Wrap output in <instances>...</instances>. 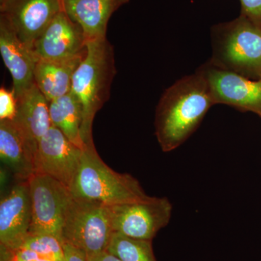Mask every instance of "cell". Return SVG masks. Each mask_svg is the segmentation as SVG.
Listing matches in <instances>:
<instances>
[{
    "label": "cell",
    "mask_w": 261,
    "mask_h": 261,
    "mask_svg": "<svg viewBox=\"0 0 261 261\" xmlns=\"http://www.w3.org/2000/svg\"><path fill=\"white\" fill-rule=\"evenodd\" d=\"M32 203L29 234L47 233L61 239L73 195L69 189L46 174L35 173L28 181Z\"/></svg>",
    "instance_id": "6"
},
{
    "label": "cell",
    "mask_w": 261,
    "mask_h": 261,
    "mask_svg": "<svg viewBox=\"0 0 261 261\" xmlns=\"http://www.w3.org/2000/svg\"><path fill=\"white\" fill-rule=\"evenodd\" d=\"M65 252L64 261H87V256L82 250L72 246L68 243H63Z\"/></svg>",
    "instance_id": "24"
},
{
    "label": "cell",
    "mask_w": 261,
    "mask_h": 261,
    "mask_svg": "<svg viewBox=\"0 0 261 261\" xmlns=\"http://www.w3.org/2000/svg\"><path fill=\"white\" fill-rule=\"evenodd\" d=\"M0 159L22 181L36 173L35 154L13 121H0Z\"/></svg>",
    "instance_id": "16"
},
{
    "label": "cell",
    "mask_w": 261,
    "mask_h": 261,
    "mask_svg": "<svg viewBox=\"0 0 261 261\" xmlns=\"http://www.w3.org/2000/svg\"><path fill=\"white\" fill-rule=\"evenodd\" d=\"M241 15L261 28V0H240Z\"/></svg>",
    "instance_id": "22"
},
{
    "label": "cell",
    "mask_w": 261,
    "mask_h": 261,
    "mask_svg": "<svg viewBox=\"0 0 261 261\" xmlns=\"http://www.w3.org/2000/svg\"><path fill=\"white\" fill-rule=\"evenodd\" d=\"M3 248V247H2ZM5 249V248H4ZM6 250V249H5ZM13 261H50L38 255L35 252L24 249H18L14 251L6 250Z\"/></svg>",
    "instance_id": "23"
},
{
    "label": "cell",
    "mask_w": 261,
    "mask_h": 261,
    "mask_svg": "<svg viewBox=\"0 0 261 261\" xmlns=\"http://www.w3.org/2000/svg\"><path fill=\"white\" fill-rule=\"evenodd\" d=\"M0 53L5 65L13 77L17 99L32 88L37 60L19 39L11 23L5 15H0Z\"/></svg>",
    "instance_id": "13"
},
{
    "label": "cell",
    "mask_w": 261,
    "mask_h": 261,
    "mask_svg": "<svg viewBox=\"0 0 261 261\" xmlns=\"http://www.w3.org/2000/svg\"><path fill=\"white\" fill-rule=\"evenodd\" d=\"M200 70L208 83L215 105H227L261 116V79L251 80L218 68L211 62Z\"/></svg>",
    "instance_id": "9"
},
{
    "label": "cell",
    "mask_w": 261,
    "mask_h": 261,
    "mask_svg": "<svg viewBox=\"0 0 261 261\" xmlns=\"http://www.w3.org/2000/svg\"><path fill=\"white\" fill-rule=\"evenodd\" d=\"M0 261H13L10 259L8 251L2 247L0 250Z\"/></svg>",
    "instance_id": "26"
},
{
    "label": "cell",
    "mask_w": 261,
    "mask_h": 261,
    "mask_svg": "<svg viewBox=\"0 0 261 261\" xmlns=\"http://www.w3.org/2000/svg\"><path fill=\"white\" fill-rule=\"evenodd\" d=\"M14 0H0V10H3Z\"/></svg>",
    "instance_id": "27"
},
{
    "label": "cell",
    "mask_w": 261,
    "mask_h": 261,
    "mask_svg": "<svg viewBox=\"0 0 261 261\" xmlns=\"http://www.w3.org/2000/svg\"><path fill=\"white\" fill-rule=\"evenodd\" d=\"M113 233L109 205L73 197L63 226V243L91 256L107 250Z\"/></svg>",
    "instance_id": "5"
},
{
    "label": "cell",
    "mask_w": 261,
    "mask_h": 261,
    "mask_svg": "<svg viewBox=\"0 0 261 261\" xmlns=\"http://www.w3.org/2000/svg\"><path fill=\"white\" fill-rule=\"evenodd\" d=\"M115 75L114 51L107 37L87 40L85 56L75 70L70 90L82 107L81 135L85 145L94 142V118L109 99Z\"/></svg>",
    "instance_id": "2"
},
{
    "label": "cell",
    "mask_w": 261,
    "mask_h": 261,
    "mask_svg": "<svg viewBox=\"0 0 261 261\" xmlns=\"http://www.w3.org/2000/svg\"><path fill=\"white\" fill-rule=\"evenodd\" d=\"M213 57L218 68L250 79H261V28L246 17L215 25L212 30Z\"/></svg>",
    "instance_id": "4"
},
{
    "label": "cell",
    "mask_w": 261,
    "mask_h": 261,
    "mask_svg": "<svg viewBox=\"0 0 261 261\" xmlns=\"http://www.w3.org/2000/svg\"><path fill=\"white\" fill-rule=\"evenodd\" d=\"M129 0H63L64 10L82 29L87 40L106 38L113 13Z\"/></svg>",
    "instance_id": "15"
},
{
    "label": "cell",
    "mask_w": 261,
    "mask_h": 261,
    "mask_svg": "<svg viewBox=\"0 0 261 261\" xmlns=\"http://www.w3.org/2000/svg\"><path fill=\"white\" fill-rule=\"evenodd\" d=\"M87 42L82 29L63 10L36 40L32 51L37 61H63L84 56Z\"/></svg>",
    "instance_id": "10"
},
{
    "label": "cell",
    "mask_w": 261,
    "mask_h": 261,
    "mask_svg": "<svg viewBox=\"0 0 261 261\" xmlns=\"http://www.w3.org/2000/svg\"><path fill=\"white\" fill-rule=\"evenodd\" d=\"M75 198L109 206L145 200L149 197L137 178L116 172L99 157L93 143L82 151L80 168L70 188Z\"/></svg>",
    "instance_id": "3"
},
{
    "label": "cell",
    "mask_w": 261,
    "mask_h": 261,
    "mask_svg": "<svg viewBox=\"0 0 261 261\" xmlns=\"http://www.w3.org/2000/svg\"><path fill=\"white\" fill-rule=\"evenodd\" d=\"M113 232L130 238L152 240L166 227L172 214L166 197H150L130 203L110 206Z\"/></svg>",
    "instance_id": "7"
},
{
    "label": "cell",
    "mask_w": 261,
    "mask_h": 261,
    "mask_svg": "<svg viewBox=\"0 0 261 261\" xmlns=\"http://www.w3.org/2000/svg\"><path fill=\"white\" fill-rule=\"evenodd\" d=\"M64 10L63 0H14L0 10L22 42L31 49L57 15Z\"/></svg>",
    "instance_id": "11"
},
{
    "label": "cell",
    "mask_w": 261,
    "mask_h": 261,
    "mask_svg": "<svg viewBox=\"0 0 261 261\" xmlns=\"http://www.w3.org/2000/svg\"><path fill=\"white\" fill-rule=\"evenodd\" d=\"M17 99L18 112L13 121L36 157L39 142L51 126L49 102L36 84Z\"/></svg>",
    "instance_id": "14"
},
{
    "label": "cell",
    "mask_w": 261,
    "mask_h": 261,
    "mask_svg": "<svg viewBox=\"0 0 261 261\" xmlns=\"http://www.w3.org/2000/svg\"><path fill=\"white\" fill-rule=\"evenodd\" d=\"M32 224V203L28 182L13 187L0 202V247L18 250L28 238Z\"/></svg>",
    "instance_id": "12"
},
{
    "label": "cell",
    "mask_w": 261,
    "mask_h": 261,
    "mask_svg": "<svg viewBox=\"0 0 261 261\" xmlns=\"http://www.w3.org/2000/svg\"><path fill=\"white\" fill-rule=\"evenodd\" d=\"M85 54L63 61L38 60L34 70V83L48 102L70 92L75 70Z\"/></svg>",
    "instance_id": "17"
},
{
    "label": "cell",
    "mask_w": 261,
    "mask_h": 261,
    "mask_svg": "<svg viewBox=\"0 0 261 261\" xmlns=\"http://www.w3.org/2000/svg\"><path fill=\"white\" fill-rule=\"evenodd\" d=\"M87 261H121L108 251L100 252L87 257Z\"/></svg>",
    "instance_id": "25"
},
{
    "label": "cell",
    "mask_w": 261,
    "mask_h": 261,
    "mask_svg": "<svg viewBox=\"0 0 261 261\" xmlns=\"http://www.w3.org/2000/svg\"><path fill=\"white\" fill-rule=\"evenodd\" d=\"M215 105L205 75L197 70L166 89L156 108L155 135L163 152L182 145Z\"/></svg>",
    "instance_id": "1"
},
{
    "label": "cell",
    "mask_w": 261,
    "mask_h": 261,
    "mask_svg": "<svg viewBox=\"0 0 261 261\" xmlns=\"http://www.w3.org/2000/svg\"><path fill=\"white\" fill-rule=\"evenodd\" d=\"M19 249L31 250L48 260H65L63 242L53 235L47 233L29 234Z\"/></svg>",
    "instance_id": "20"
},
{
    "label": "cell",
    "mask_w": 261,
    "mask_h": 261,
    "mask_svg": "<svg viewBox=\"0 0 261 261\" xmlns=\"http://www.w3.org/2000/svg\"><path fill=\"white\" fill-rule=\"evenodd\" d=\"M51 126L81 149L86 147L81 135L83 115L80 101L71 92L49 102Z\"/></svg>",
    "instance_id": "18"
},
{
    "label": "cell",
    "mask_w": 261,
    "mask_h": 261,
    "mask_svg": "<svg viewBox=\"0 0 261 261\" xmlns=\"http://www.w3.org/2000/svg\"><path fill=\"white\" fill-rule=\"evenodd\" d=\"M18 112V99L13 89H0V121H13Z\"/></svg>",
    "instance_id": "21"
},
{
    "label": "cell",
    "mask_w": 261,
    "mask_h": 261,
    "mask_svg": "<svg viewBox=\"0 0 261 261\" xmlns=\"http://www.w3.org/2000/svg\"><path fill=\"white\" fill-rule=\"evenodd\" d=\"M82 151L51 126L38 145L36 173L51 176L70 190L80 168Z\"/></svg>",
    "instance_id": "8"
},
{
    "label": "cell",
    "mask_w": 261,
    "mask_h": 261,
    "mask_svg": "<svg viewBox=\"0 0 261 261\" xmlns=\"http://www.w3.org/2000/svg\"><path fill=\"white\" fill-rule=\"evenodd\" d=\"M121 261H158L152 248V240L130 238L113 232L107 250Z\"/></svg>",
    "instance_id": "19"
}]
</instances>
